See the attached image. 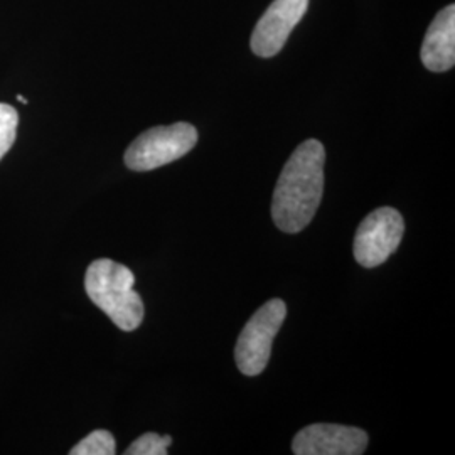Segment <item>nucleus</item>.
Listing matches in <instances>:
<instances>
[{
    "mask_svg": "<svg viewBox=\"0 0 455 455\" xmlns=\"http://www.w3.org/2000/svg\"><path fill=\"white\" fill-rule=\"evenodd\" d=\"M19 115L14 107L0 103V161L16 142Z\"/></svg>",
    "mask_w": 455,
    "mask_h": 455,
    "instance_id": "obj_10",
    "label": "nucleus"
},
{
    "mask_svg": "<svg viewBox=\"0 0 455 455\" xmlns=\"http://www.w3.org/2000/svg\"><path fill=\"white\" fill-rule=\"evenodd\" d=\"M287 306L280 299H272L257 310L238 338L235 359L244 376H259L268 364L272 342L285 321Z\"/></svg>",
    "mask_w": 455,
    "mask_h": 455,
    "instance_id": "obj_4",
    "label": "nucleus"
},
{
    "mask_svg": "<svg viewBox=\"0 0 455 455\" xmlns=\"http://www.w3.org/2000/svg\"><path fill=\"white\" fill-rule=\"evenodd\" d=\"M405 233L403 216L393 208H379L359 225L355 238V259L364 268H374L398 250Z\"/></svg>",
    "mask_w": 455,
    "mask_h": 455,
    "instance_id": "obj_5",
    "label": "nucleus"
},
{
    "mask_svg": "<svg viewBox=\"0 0 455 455\" xmlns=\"http://www.w3.org/2000/svg\"><path fill=\"white\" fill-rule=\"evenodd\" d=\"M422 63L434 73H443L455 65V5L442 9L432 20L420 51Z\"/></svg>",
    "mask_w": 455,
    "mask_h": 455,
    "instance_id": "obj_8",
    "label": "nucleus"
},
{
    "mask_svg": "<svg viewBox=\"0 0 455 455\" xmlns=\"http://www.w3.org/2000/svg\"><path fill=\"white\" fill-rule=\"evenodd\" d=\"M324 146L310 139L283 165L272 199V218L282 231H302L317 212L324 193Z\"/></svg>",
    "mask_w": 455,
    "mask_h": 455,
    "instance_id": "obj_1",
    "label": "nucleus"
},
{
    "mask_svg": "<svg viewBox=\"0 0 455 455\" xmlns=\"http://www.w3.org/2000/svg\"><path fill=\"white\" fill-rule=\"evenodd\" d=\"M129 267L108 259L95 260L86 270L84 289L90 300L122 331H135L144 321V302L135 292Z\"/></svg>",
    "mask_w": 455,
    "mask_h": 455,
    "instance_id": "obj_2",
    "label": "nucleus"
},
{
    "mask_svg": "<svg viewBox=\"0 0 455 455\" xmlns=\"http://www.w3.org/2000/svg\"><path fill=\"white\" fill-rule=\"evenodd\" d=\"M197 144V131L191 124L178 122L167 127H154L140 133L125 152V165L146 172L174 163Z\"/></svg>",
    "mask_w": 455,
    "mask_h": 455,
    "instance_id": "obj_3",
    "label": "nucleus"
},
{
    "mask_svg": "<svg viewBox=\"0 0 455 455\" xmlns=\"http://www.w3.org/2000/svg\"><path fill=\"white\" fill-rule=\"evenodd\" d=\"M368 434L356 427L314 423L293 439L295 455H359L368 447Z\"/></svg>",
    "mask_w": 455,
    "mask_h": 455,
    "instance_id": "obj_6",
    "label": "nucleus"
},
{
    "mask_svg": "<svg viewBox=\"0 0 455 455\" xmlns=\"http://www.w3.org/2000/svg\"><path fill=\"white\" fill-rule=\"evenodd\" d=\"M17 100L20 101V103H24V105H28V100L26 98L22 97V95H17Z\"/></svg>",
    "mask_w": 455,
    "mask_h": 455,
    "instance_id": "obj_12",
    "label": "nucleus"
},
{
    "mask_svg": "<svg viewBox=\"0 0 455 455\" xmlns=\"http://www.w3.org/2000/svg\"><path fill=\"white\" fill-rule=\"evenodd\" d=\"M171 443L172 439L169 435H157L148 432L131 443L125 455H165Z\"/></svg>",
    "mask_w": 455,
    "mask_h": 455,
    "instance_id": "obj_11",
    "label": "nucleus"
},
{
    "mask_svg": "<svg viewBox=\"0 0 455 455\" xmlns=\"http://www.w3.org/2000/svg\"><path fill=\"white\" fill-rule=\"evenodd\" d=\"M307 7L309 0H274L251 34V51L260 58H274L285 46Z\"/></svg>",
    "mask_w": 455,
    "mask_h": 455,
    "instance_id": "obj_7",
    "label": "nucleus"
},
{
    "mask_svg": "<svg viewBox=\"0 0 455 455\" xmlns=\"http://www.w3.org/2000/svg\"><path fill=\"white\" fill-rule=\"evenodd\" d=\"M116 452L114 435L108 430H95L88 437L76 443L71 455H114Z\"/></svg>",
    "mask_w": 455,
    "mask_h": 455,
    "instance_id": "obj_9",
    "label": "nucleus"
}]
</instances>
